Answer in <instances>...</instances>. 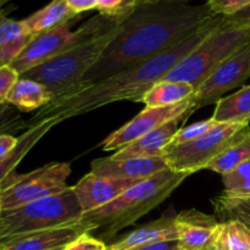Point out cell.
Returning a JSON list of instances; mask_svg holds the SVG:
<instances>
[{
    "instance_id": "12",
    "label": "cell",
    "mask_w": 250,
    "mask_h": 250,
    "mask_svg": "<svg viewBox=\"0 0 250 250\" xmlns=\"http://www.w3.org/2000/svg\"><path fill=\"white\" fill-rule=\"evenodd\" d=\"M138 182L141 181L109 177L89 172L72 186V189L83 214H87L111 203Z\"/></svg>"
},
{
    "instance_id": "40",
    "label": "cell",
    "mask_w": 250,
    "mask_h": 250,
    "mask_svg": "<svg viewBox=\"0 0 250 250\" xmlns=\"http://www.w3.org/2000/svg\"><path fill=\"white\" fill-rule=\"evenodd\" d=\"M63 248H65V247H63ZM63 248H58V249H54V250H62Z\"/></svg>"
},
{
    "instance_id": "1",
    "label": "cell",
    "mask_w": 250,
    "mask_h": 250,
    "mask_svg": "<svg viewBox=\"0 0 250 250\" xmlns=\"http://www.w3.org/2000/svg\"><path fill=\"white\" fill-rule=\"evenodd\" d=\"M215 16L217 15L207 4L142 2L125 17L116 37L88 71L77 90L165 53Z\"/></svg>"
},
{
    "instance_id": "39",
    "label": "cell",
    "mask_w": 250,
    "mask_h": 250,
    "mask_svg": "<svg viewBox=\"0 0 250 250\" xmlns=\"http://www.w3.org/2000/svg\"><path fill=\"white\" fill-rule=\"evenodd\" d=\"M151 1H156V0H142V2H151Z\"/></svg>"
},
{
    "instance_id": "8",
    "label": "cell",
    "mask_w": 250,
    "mask_h": 250,
    "mask_svg": "<svg viewBox=\"0 0 250 250\" xmlns=\"http://www.w3.org/2000/svg\"><path fill=\"white\" fill-rule=\"evenodd\" d=\"M71 175L68 163H50L24 175H10L0 185L1 212L63 192Z\"/></svg>"
},
{
    "instance_id": "35",
    "label": "cell",
    "mask_w": 250,
    "mask_h": 250,
    "mask_svg": "<svg viewBox=\"0 0 250 250\" xmlns=\"http://www.w3.org/2000/svg\"><path fill=\"white\" fill-rule=\"evenodd\" d=\"M19 138L10 133L0 134V160L4 159L16 146Z\"/></svg>"
},
{
    "instance_id": "23",
    "label": "cell",
    "mask_w": 250,
    "mask_h": 250,
    "mask_svg": "<svg viewBox=\"0 0 250 250\" xmlns=\"http://www.w3.org/2000/svg\"><path fill=\"white\" fill-rule=\"evenodd\" d=\"M195 88L187 82L161 80L144 94L142 103L146 107H164L178 104L192 97Z\"/></svg>"
},
{
    "instance_id": "26",
    "label": "cell",
    "mask_w": 250,
    "mask_h": 250,
    "mask_svg": "<svg viewBox=\"0 0 250 250\" xmlns=\"http://www.w3.org/2000/svg\"><path fill=\"white\" fill-rule=\"evenodd\" d=\"M219 242L225 250H250V231L236 220L221 222Z\"/></svg>"
},
{
    "instance_id": "16",
    "label": "cell",
    "mask_w": 250,
    "mask_h": 250,
    "mask_svg": "<svg viewBox=\"0 0 250 250\" xmlns=\"http://www.w3.org/2000/svg\"><path fill=\"white\" fill-rule=\"evenodd\" d=\"M186 121L187 120L185 116L172 120L164 126L156 128L155 131L136 139L128 146L115 151L111 156H114L115 159L160 158L163 156L164 150L170 146L175 134L180 129V125Z\"/></svg>"
},
{
    "instance_id": "27",
    "label": "cell",
    "mask_w": 250,
    "mask_h": 250,
    "mask_svg": "<svg viewBox=\"0 0 250 250\" xmlns=\"http://www.w3.org/2000/svg\"><path fill=\"white\" fill-rule=\"evenodd\" d=\"M225 193L233 195H250V160L229 175L222 176Z\"/></svg>"
},
{
    "instance_id": "30",
    "label": "cell",
    "mask_w": 250,
    "mask_h": 250,
    "mask_svg": "<svg viewBox=\"0 0 250 250\" xmlns=\"http://www.w3.org/2000/svg\"><path fill=\"white\" fill-rule=\"evenodd\" d=\"M205 4L217 16L232 17L250 9V0H205Z\"/></svg>"
},
{
    "instance_id": "13",
    "label": "cell",
    "mask_w": 250,
    "mask_h": 250,
    "mask_svg": "<svg viewBox=\"0 0 250 250\" xmlns=\"http://www.w3.org/2000/svg\"><path fill=\"white\" fill-rule=\"evenodd\" d=\"M92 229L83 222L21 234L0 241V250H54L63 248Z\"/></svg>"
},
{
    "instance_id": "29",
    "label": "cell",
    "mask_w": 250,
    "mask_h": 250,
    "mask_svg": "<svg viewBox=\"0 0 250 250\" xmlns=\"http://www.w3.org/2000/svg\"><path fill=\"white\" fill-rule=\"evenodd\" d=\"M26 126L28 127V122L22 120L16 107L7 103L0 104V134H12Z\"/></svg>"
},
{
    "instance_id": "22",
    "label": "cell",
    "mask_w": 250,
    "mask_h": 250,
    "mask_svg": "<svg viewBox=\"0 0 250 250\" xmlns=\"http://www.w3.org/2000/svg\"><path fill=\"white\" fill-rule=\"evenodd\" d=\"M211 119L216 124H242L250 122V85L224 97L216 103Z\"/></svg>"
},
{
    "instance_id": "3",
    "label": "cell",
    "mask_w": 250,
    "mask_h": 250,
    "mask_svg": "<svg viewBox=\"0 0 250 250\" xmlns=\"http://www.w3.org/2000/svg\"><path fill=\"white\" fill-rule=\"evenodd\" d=\"M189 176L171 168L161 171L134 185L109 204L83 214L80 221L89 226L92 232L100 229L103 238H112L159 207Z\"/></svg>"
},
{
    "instance_id": "15",
    "label": "cell",
    "mask_w": 250,
    "mask_h": 250,
    "mask_svg": "<svg viewBox=\"0 0 250 250\" xmlns=\"http://www.w3.org/2000/svg\"><path fill=\"white\" fill-rule=\"evenodd\" d=\"M168 166L163 156L160 158H127L114 156L95 159L90 164V172L109 177L143 181L167 170Z\"/></svg>"
},
{
    "instance_id": "4",
    "label": "cell",
    "mask_w": 250,
    "mask_h": 250,
    "mask_svg": "<svg viewBox=\"0 0 250 250\" xmlns=\"http://www.w3.org/2000/svg\"><path fill=\"white\" fill-rule=\"evenodd\" d=\"M250 44V12L221 20L211 33L167 75L166 81L187 82L197 89L221 63Z\"/></svg>"
},
{
    "instance_id": "6",
    "label": "cell",
    "mask_w": 250,
    "mask_h": 250,
    "mask_svg": "<svg viewBox=\"0 0 250 250\" xmlns=\"http://www.w3.org/2000/svg\"><path fill=\"white\" fill-rule=\"evenodd\" d=\"M83 211L72 187L16 209L1 212L0 241L78 222Z\"/></svg>"
},
{
    "instance_id": "41",
    "label": "cell",
    "mask_w": 250,
    "mask_h": 250,
    "mask_svg": "<svg viewBox=\"0 0 250 250\" xmlns=\"http://www.w3.org/2000/svg\"><path fill=\"white\" fill-rule=\"evenodd\" d=\"M0 219H1V208H0Z\"/></svg>"
},
{
    "instance_id": "7",
    "label": "cell",
    "mask_w": 250,
    "mask_h": 250,
    "mask_svg": "<svg viewBox=\"0 0 250 250\" xmlns=\"http://www.w3.org/2000/svg\"><path fill=\"white\" fill-rule=\"evenodd\" d=\"M121 19L124 17H109L98 14L97 16H93L85 23L78 27L76 31H72V24L76 19L65 22L55 28L34 36L28 45L24 48V50L17 56L16 60L10 66L21 76L26 71L37 67L50 59L60 55L61 53L78 44L80 42L112 26Z\"/></svg>"
},
{
    "instance_id": "38",
    "label": "cell",
    "mask_w": 250,
    "mask_h": 250,
    "mask_svg": "<svg viewBox=\"0 0 250 250\" xmlns=\"http://www.w3.org/2000/svg\"><path fill=\"white\" fill-rule=\"evenodd\" d=\"M7 1H9V0H0V7H1L4 4H6Z\"/></svg>"
},
{
    "instance_id": "19",
    "label": "cell",
    "mask_w": 250,
    "mask_h": 250,
    "mask_svg": "<svg viewBox=\"0 0 250 250\" xmlns=\"http://www.w3.org/2000/svg\"><path fill=\"white\" fill-rule=\"evenodd\" d=\"M33 37L27 32L22 21L6 17L0 11V66H10L24 50Z\"/></svg>"
},
{
    "instance_id": "37",
    "label": "cell",
    "mask_w": 250,
    "mask_h": 250,
    "mask_svg": "<svg viewBox=\"0 0 250 250\" xmlns=\"http://www.w3.org/2000/svg\"><path fill=\"white\" fill-rule=\"evenodd\" d=\"M156 1H163V2H187L189 0H156ZM155 2V1H151Z\"/></svg>"
},
{
    "instance_id": "5",
    "label": "cell",
    "mask_w": 250,
    "mask_h": 250,
    "mask_svg": "<svg viewBox=\"0 0 250 250\" xmlns=\"http://www.w3.org/2000/svg\"><path fill=\"white\" fill-rule=\"evenodd\" d=\"M124 20L125 17L112 26L71 46L60 55L26 71L20 77L42 83L53 93L54 98L71 94L78 89L88 71L97 63L105 49L116 37Z\"/></svg>"
},
{
    "instance_id": "42",
    "label": "cell",
    "mask_w": 250,
    "mask_h": 250,
    "mask_svg": "<svg viewBox=\"0 0 250 250\" xmlns=\"http://www.w3.org/2000/svg\"><path fill=\"white\" fill-rule=\"evenodd\" d=\"M0 11H1V10H0Z\"/></svg>"
},
{
    "instance_id": "36",
    "label": "cell",
    "mask_w": 250,
    "mask_h": 250,
    "mask_svg": "<svg viewBox=\"0 0 250 250\" xmlns=\"http://www.w3.org/2000/svg\"><path fill=\"white\" fill-rule=\"evenodd\" d=\"M219 233H220V232H219ZM202 250H225V248L221 246V243L219 242V236H217V238L215 239V241L212 242L211 244H209V246L205 247V248L202 249Z\"/></svg>"
},
{
    "instance_id": "31",
    "label": "cell",
    "mask_w": 250,
    "mask_h": 250,
    "mask_svg": "<svg viewBox=\"0 0 250 250\" xmlns=\"http://www.w3.org/2000/svg\"><path fill=\"white\" fill-rule=\"evenodd\" d=\"M20 78V75L11 66H0V104L6 103L7 95Z\"/></svg>"
},
{
    "instance_id": "34",
    "label": "cell",
    "mask_w": 250,
    "mask_h": 250,
    "mask_svg": "<svg viewBox=\"0 0 250 250\" xmlns=\"http://www.w3.org/2000/svg\"><path fill=\"white\" fill-rule=\"evenodd\" d=\"M65 1L76 15L94 10L98 6V0H65Z\"/></svg>"
},
{
    "instance_id": "20",
    "label": "cell",
    "mask_w": 250,
    "mask_h": 250,
    "mask_svg": "<svg viewBox=\"0 0 250 250\" xmlns=\"http://www.w3.org/2000/svg\"><path fill=\"white\" fill-rule=\"evenodd\" d=\"M55 99L53 93L36 81L20 77L7 95L6 103L20 111L41 110Z\"/></svg>"
},
{
    "instance_id": "24",
    "label": "cell",
    "mask_w": 250,
    "mask_h": 250,
    "mask_svg": "<svg viewBox=\"0 0 250 250\" xmlns=\"http://www.w3.org/2000/svg\"><path fill=\"white\" fill-rule=\"evenodd\" d=\"M250 160V127L234 141L231 146H227L222 153H220L211 163L208 165V170H211L219 175L225 176L233 172L234 170Z\"/></svg>"
},
{
    "instance_id": "10",
    "label": "cell",
    "mask_w": 250,
    "mask_h": 250,
    "mask_svg": "<svg viewBox=\"0 0 250 250\" xmlns=\"http://www.w3.org/2000/svg\"><path fill=\"white\" fill-rule=\"evenodd\" d=\"M250 77V44L219 66L193 94L192 109L186 114L187 120L199 109L216 104L229 90L243 84Z\"/></svg>"
},
{
    "instance_id": "17",
    "label": "cell",
    "mask_w": 250,
    "mask_h": 250,
    "mask_svg": "<svg viewBox=\"0 0 250 250\" xmlns=\"http://www.w3.org/2000/svg\"><path fill=\"white\" fill-rule=\"evenodd\" d=\"M173 239H177L175 216H163L156 221L133 229L121 239L107 246V250H128L143 244Z\"/></svg>"
},
{
    "instance_id": "32",
    "label": "cell",
    "mask_w": 250,
    "mask_h": 250,
    "mask_svg": "<svg viewBox=\"0 0 250 250\" xmlns=\"http://www.w3.org/2000/svg\"><path fill=\"white\" fill-rule=\"evenodd\" d=\"M62 250H107V246L100 239L90 236V233H84L72 243L67 244Z\"/></svg>"
},
{
    "instance_id": "2",
    "label": "cell",
    "mask_w": 250,
    "mask_h": 250,
    "mask_svg": "<svg viewBox=\"0 0 250 250\" xmlns=\"http://www.w3.org/2000/svg\"><path fill=\"white\" fill-rule=\"evenodd\" d=\"M224 17H212L189 38L150 60L92 83L77 92L55 98L50 104L38 110L28 121V127L45 119H56L59 122H62L115 102L131 100L142 103L144 94L156 82L164 80L190 51L194 50L209 33L214 31Z\"/></svg>"
},
{
    "instance_id": "18",
    "label": "cell",
    "mask_w": 250,
    "mask_h": 250,
    "mask_svg": "<svg viewBox=\"0 0 250 250\" xmlns=\"http://www.w3.org/2000/svg\"><path fill=\"white\" fill-rule=\"evenodd\" d=\"M60 122L56 119H45L43 121L37 122L33 126L28 127L27 131H24L19 137L16 146L0 160V185L14 173L16 166L21 163L22 159L28 154V151L50 131L53 127L58 126Z\"/></svg>"
},
{
    "instance_id": "28",
    "label": "cell",
    "mask_w": 250,
    "mask_h": 250,
    "mask_svg": "<svg viewBox=\"0 0 250 250\" xmlns=\"http://www.w3.org/2000/svg\"><path fill=\"white\" fill-rule=\"evenodd\" d=\"M215 125H216V122L210 117V119L198 121L195 124L189 125V126L180 127V129L175 134L170 146H178V144L188 143V142L194 141V139L199 138V137L208 133Z\"/></svg>"
},
{
    "instance_id": "33",
    "label": "cell",
    "mask_w": 250,
    "mask_h": 250,
    "mask_svg": "<svg viewBox=\"0 0 250 250\" xmlns=\"http://www.w3.org/2000/svg\"><path fill=\"white\" fill-rule=\"evenodd\" d=\"M128 250H182L181 249L180 242L177 239L173 241H163V242H154V243L143 244V246L134 247V248Z\"/></svg>"
},
{
    "instance_id": "9",
    "label": "cell",
    "mask_w": 250,
    "mask_h": 250,
    "mask_svg": "<svg viewBox=\"0 0 250 250\" xmlns=\"http://www.w3.org/2000/svg\"><path fill=\"white\" fill-rule=\"evenodd\" d=\"M249 125L216 124L208 133L188 143L168 146L164 150L163 158L168 168L176 172H194L207 168L208 165L239 138Z\"/></svg>"
},
{
    "instance_id": "14",
    "label": "cell",
    "mask_w": 250,
    "mask_h": 250,
    "mask_svg": "<svg viewBox=\"0 0 250 250\" xmlns=\"http://www.w3.org/2000/svg\"><path fill=\"white\" fill-rule=\"evenodd\" d=\"M177 241L182 250H202L217 238L221 222L215 215L185 210L175 216Z\"/></svg>"
},
{
    "instance_id": "25",
    "label": "cell",
    "mask_w": 250,
    "mask_h": 250,
    "mask_svg": "<svg viewBox=\"0 0 250 250\" xmlns=\"http://www.w3.org/2000/svg\"><path fill=\"white\" fill-rule=\"evenodd\" d=\"M212 207L220 222L236 220L250 231V195H233L222 192L214 198Z\"/></svg>"
},
{
    "instance_id": "21",
    "label": "cell",
    "mask_w": 250,
    "mask_h": 250,
    "mask_svg": "<svg viewBox=\"0 0 250 250\" xmlns=\"http://www.w3.org/2000/svg\"><path fill=\"white\" fill-rule=\"evenodd\" d=\"M80 15H76L68 7L65 0H51L46 6L38 10L31 16L22 20L24 28L32 37L41 34L43 32L53 29L65 22L75 20Z\"/></svg>"
},
{
    "instance_id": "11",
    "label": "cell",
    "mask_w": 250,
    "mask_h": 250,
    "mask_svg": "<svg viewBox=\"0 0 250 250\" xmlns=\"http://www.w3.org/2000/svg\"><path fill=\"white\" fill-rule=\"evenodd\" d=\"M193 95L178 104L164 107H146L134 119L127 122L119 129L112 132L102 142V148L105 151H117L136 139L155 131L159 127L178 117H186L188 110L192 109ZM187 120V117H186Z\"/></svg>"
}]
</instances>
